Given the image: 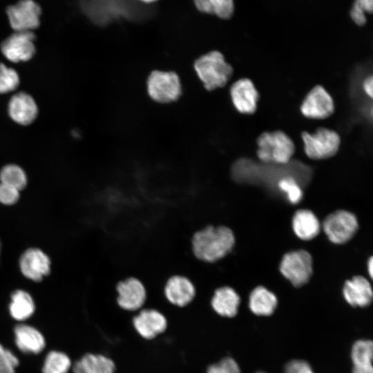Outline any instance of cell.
<instances>
[{
    "label": "cell",
    "mask_w": 373,
    "mask_h": 373,
    "mask_svg": "<svg viewBox=\"0 0 373 373\" xmlns=\"http://www.w3.org/2000/svg\"><path fill=\"white\" fill-rule=\"evenodd\" d=\"M137 0H78L81 11L95 24L105 26L115 19H140L147 15Z\"/></svg>",
    "instance_id": "6da1fadb"
},
{
    "label": "cell",
    "mask_w": 373,
    "mask_h": 373,
    "mask_svg": "<svg viewBox=\"0 0 373 373\" xmlns=\"http://www.w3.org/2000/svg\"><path fill=\"white\" fill-rule=\"evenodd\" d=\"M235 244L233 231L225 226H208L192 238L194 255L200 260L213 262L227 255Z\"/></svg>",
    "instance_id": "7a4b0ae2"
},
{
    "label": "cell",
    "mask_w": 373,
    "mask_h": 373,
    "mask_svg": "<svg viewBox=\"0 0 373 373\" xmlns=\"http://www.w3.org/2000/svg\"><path fill=\"white\" fill-rule=\"evenodd\" d=\"M257 155L265 164L283 165L289 163L295 146L284 132H265L257 140Z\"/></svg>",
    "instance_id": "3957f363"
},
{
    "label": "cell",
    "mask_w": 373,
    "mask_h": 373,
    "mask_svg": "<svg viewBox=\"0 0 373 373\" xmlns=\"http://www.w3.org/2000/svg\"><path fill=\"white\" fill-rule=\"evenodd\" d=\"M194 68L209 90L224 86L233 74V68L218 51L200 57L194 63Z\"/></svg>",
    "instance_id": "277c9868"
},
{
    "label": "cell",
    "mask_w": 373,
    "mask_h": 373,
    "mask_svg": "<svg viewBox=\"0 0 373 373\" xmlns=\"http://www.w3.org/2000/svg\"><path fill=\"white\" fill-rule=\"evenodd\" d=\"M302 139L305 154L313 160H323L334 156L338 151L341 139L334 131L319 128L315 133L303 132Z\"/></svg>",
    "instance_id": "5b68a950"
},
{
    "label": "cell",
    "mask_w": 373,
    "mask_h": 373,
    "mask_svg": "<svg viewBox=\"0 0 373 373\" xmlns=\"http://www.w3.org/2000/svg\"><path fill=\"white\" fill-rule=\"evenodd\" d=\"M280 271L294 287H300L308 283L312 275V257L303 249L289 251L283 257Z\"/></svg>",
    "instance_id": "8992f818"
},
{
    "label": "cell",
    "mask_w": 373,
    "mask_h": 373,
    "mask_svg": "<svg viewBox=\"0 0 373 373\" xmlns=\"http://www.w3.org/2000/svg\"><path fill=\"white\" fill-rule=\"evenodd\" d=\"M147 90L149 96L157 102H173L182 93L180 78L172 71L154 70L148 77Z\"/></svg>",
    "instance_id": "52a82bcc"
},
{
    "label": "cell",
    "mask_w": 373,
    "mask_h": 373,
    "mask_svg": "<svg viewBox=\"0 0 373 373\" xmlns=\"http://www.w3.org/2000/svg\"><path fill=\"white\" fill-rule=\"evenodd\" d=\"M358 227L356 217L345 210H338L329 214L323 223L324 232L335 244H343L351 240Z\"/></svg>",
    "instance_id": "ba28073f"
},
{
    "label": "cell",
    "mask_w": 373,
    "mask_h": 373,
    "mask_svg": "<svg viewBox=\"0 0 373 373\" xmlns=\"http://www.w3.org/2000/svg\"><path fill=\"white\" fill-rule=\"evenodd\" d=\"M9 23L15 32H32L39 27L41 10L33 0H20L6 9Z\"/></svg>",
    "instance_id": "9c48e42d"
},
{
    "label": "cell",
    "mask_w": 373,
    "mask_h": 373,
    "mask_svg": "<svg viewBox=\"0 0 373 373\" xmlns=\"http://www.w3.org/2000/svg\"><path fill=\"white\" fill-rule=\"evenodd\" d=\"M35 39L32 32H15L2 41L1 53L13 63L27 61L35 54Z\"/></svg>",
    "instance_id": "30bf717a"
},
{
    "label": "cell",
    "mask_w": 373,
    "mask_h": 373,
    "mask_svg": "<svg viewBox=\"0 0 373 373\" xmlns=\"http://www.w3.org/2000/svg\"><path fill=\"white\" fill-rule=\"evenodd\" d=\"M300 110L307 117L325 119L333 113L334 104L327 91L321 86H316L305 97Z\"/></svg>",
    "instance_id": "8fae6325"
},
{
    "label": "cell",
    "mask_w": 373,
    "mask_h": 373,
    "mask_svg": "<svg viewBox=\"0 0 373 373\" xmlns=\"http://www.w3.org/2000/svg\"><path fill=\"white\" fill-rule=\"evenodd\" d=\"M49 257L38 248H29L19 258V268L22 274L35 282L41 281L50 272Z\"/></svg>",
    "instance_id": "7c38bea8"
},
{
    "label": "cell",
    "mask_w": 373,
    "mask_h": 373,
    "mask_svg": "<svg viewBox=\"0 0 373 373\" xmlns=\"http://www.w3.org/2000/svg\"><path fill=\"white\" fill-rule=\"evenodd\" d=\"M8 113L15 122L26 126L32 123L37 118L38 106L30 95L25 92H19L10 99Z\"/></svg>",
    "instance_id": "4fadbf2b"
},
{
    "label": "cell",
    "mask_w": 373,
    "mask_h": 373,
    "mask_svg": "<svg viewBox=\"0 0 373 373\" xmlns=\"http://www.w3.org/2000/svg\"><path fill=\"white\" fill-rule=\"evenodd\" d=\"M117 302L127 311L137 310L145 303L146 292L143 284L135 278H129L118 283Z\"/></svg>",
    "instance_id": "5bb4252c"
},
{
    "label": "cell",
    "mask_w": 373,
    "mask_h": 373,
    "mask_svg": "<svg viewBox=\"0 0 373 373\" xmlns=\"http://www.w3.org/2000/svg\"><path fill=\"white\" fill-rule=\"evenodd\" d=\"M230 95L235 108L241 113L252 114L257 108L258 93L249 79H240L232 84Z\"/></svg>",
    "instance_id": "9a60e30c"
},
{
    "label": "cell",
    "mask_w": 373,
    "mask_h": 373,
    "mask_svg": "<svg viewBox=\"0 0 373 373\" xmlns=\"http://www.w3.org/2000/svg\"><path fill=\"white\" fill-rule=\"evenodd\" d=\"M137 332L144 338L151 340L163 333L167 327V321L160 312L153 309L142 310L133 319Z\"/></svg>",
    "instance_id": "2e32d148"
},
{
    "label": "cell",
    "mask_w": 373,
    "mask_h": 373,
    "mask_svg": "<svg viewBox=\"0 0 373 373\" xmlns=\"http://www.w3.org/2000/svg\"><path fill=\"white\" fill-rule=\"evenodd\" d=\"M343 294L347 303L355 307H367L372 303L373 296L370 283L361 276L346 280Z\"/></svg>",
    "instance_id": "e0dca14e"
},
{
    "label": "cell",
    "mask_w": 373,
    "mask_h": 373,
    "mask_svg": "<svg viewBox=\"0 0 373 373\" xmlns=\"http://www.w3.org/2000/svg\"><path fill=\"white\" fill-rule=\"evenodd\" d=\"M164 294L167 300L178 307H184L190 303L195 295L193 283L181 276L170 278L165 286Z\"/></svg>",
    "instance_id": "ac0fdd59"
},
{
    "label": "cell",
    "mask_w": 373,
    "mask_h": 373,
    "mask_svg": "<svg viewBox=\"0 0 373 373\" xmlns=\"http://www.w3.org/2000/svg\"><path fill=\"white\" fill-rule=\"evenodd\" d=\"M14 331L15 343L23 352L38 354L44 348V337L36 328L21 324L16 326Z\"/></svg>",
    "instance_id": "d6986e66"
},
{
    "label": "cell",
    "mask_w": 373,
    "mask_h": 373,
    "mask_svg": "<svg viewBox=\"0 0 373 373\" xmlns=\"http://www.w3.org/2000/svg\"><path fill=\"white\" fill-rule=\"evenodd\" d=\"M240 302V296L233 289L222 287L215 291L211 306L220 316L232 318L238 313Z\"/></svg>",
    "instance_id": "ffe728a7"
},
{
    "label": "cell",
    "mask_w": 373,
    "mask_h": 373,
    "mask_svg": "<svg viewBox=\"0 0 373 373\" xmlns=\"http://www.w3.org/2000/svg\"><path fill=\"white\" fill-rule=\"evenodd\" d=\"M292 227L295 234L300 239L310 240L319 233L321 224L312 211L300 209L296 211L293 216Z\"/></svg>",
    "instance_id": "44dd1931"
},
{
    "label": "cell",
    "mask_w": 373,
    "mask_h": 373,
    "mask_svg": "<svg viewBox=\"0 0 373 373\" xmlns=\"http://www.w3.org/2000/svg\"><path fill=\"white\" fill-rule=\"evenodd\" d=\"M115 372L114 361L102 354H86L73 366L74 373H115Z\"/></svg>",
    "instance_id": "7402d4cb"
},
{
    "label": "cell",
    "mask_w": 373,
    "mask_h": 373,
    "mask_svg": "<svg viewBox=\"0 0 373 373\" xmlns=\"http://www.w3.org/2000/svg\"><path fill=\"white\" fill-rule=\"evenodd\" d=\"M373 343L370 340L356 341L351 350L352 373H373Z\"/></svg>",
    "instance_id": "603a6c76"
},
{
    "label": "cell",
    "mask_w": 373,
    "mask_h": 373,
    "mask_svg": "<svg viewBox=\"0 0 373 373\" xmlns=\"http://www.w3.org/2000/svg\"><path fill=\"white\" fill-rule=\"evenodd\" d=\"M278 305L276 295L262 286L256 287L251 292L249 298L250 310L257 316H270Z\"/></svg>",
    "instance_id": "cb8c5ba5"
},
{
    "label": "cell",
    "mask_w": 373,
    "mask_h": 373,
    "mask_svg": "<svg viewBox=\"0 0 373 373\" xmlns=\"http://www.w3.org/2000/svg\"><path fill=\"white\" fill-rule=\"evenodd\" d=\"M35 305L32 296L26 291L17 289L11 295L9 311L12 317L17 321H24L34 313Z\"/></svg>",
    "instance_id": "d4e9b609"
},
{
    "label": "cell",
    "mask_w": 373,
    "mask_h": 373,
    "mask_svg": "<svg viewBox=\"0 0 373 373\" xmlns=\"http://www.w3.org/2000/svg\"><path fill=\"white\" fill-rule=\"evenodd\" d=\"M196 8L201 12L211 14L227 19L234 12L233 0H193Z\"/></svg>",
    "instance_id": "484cf974"
},
{
    "label": "cell",
    "mask_w": 373,
    "mask_h": 373,
    "mask_svg": "<svg viewBox=\"0 0 373 373\" xmlns=\"http://www.w3.org/2000/svg\"><path fill=\"white\" fill-rule=\"evenodd\" d=\"M27 182L28 178L26 172L17 164H6L0 170L1 183L21 191L26 187Z\"/></svg>",
    "instance_id": "4316f807"
},
{
    "label": "cell",
    "mask_w": 373,
    "mask_h": 373,
    "mask_svg": "<svg viewBox=\"0 0 373 373\" xmlns=\"http://www.w3.org/2000/svg\"><path fill=\"white\" fill-rule=\"evenodd\" d=\"M71 365L69 357L63 352L51 351L46 356L43 373H66Z\"/></svg>",
    "instance_id": "83f0119b"
},
{
    "label": "cell",
    "mask_w": 373,
    "mask_h": 373,
    "mask_svg": "<svg viewBox=\"0 0 373 373\" xmlns=\"http://www.w3.org/2000/svg\"><path fill=\"white\" fill-rule=\"evenodd\" d=\"M279 191L286 193L289 202L298 203L303 198V190L298 180L293 175H285L276 183Z\"/></svg>",
    "instance_id": "f1b7e54d"
},
{
    "label": "cell",
    "mask_w": 373,
    "mask_h": 373,
    "mask_svg": "<svg viewBox=\"0 0 373 373\" xmlns=\"http://www.w3.org/2000/svg\"><path fill=\"white\" fill-rule=\"evenodd\" d=\"M20 83L18 73L12 68L0 63V94L15 90Z\"/></svg>",
    "instance_id": "f546056e"
},
{
    "label": "cell",
    "mask_w": 373,
    "mask_h": 373,
    "mask_svg": "<svg viewBox=\"0 0 373 373\" xmlns=\"http://www.w3.org/2000/svg\"><path fill=\"white\" fill-rule=\"evenodd\" d=\"M207 373H241L237 362L231 357L227 356L218 363L207 367Z\"/></svg>",
    "instance_id": "4dcf8cb0"
},
{
    "label": "cell",
    "mask_w": 373,
    "mask_h": 373,
    "mask_svg": "<svg viewBox=\"0 0 373 373\" xmlns=\"http://www.w3.org/2000/svg\"><path fill=\"white\" fill-rule=\"evenodd\" d=\"M18 364L17 356L0 344V373H15Z\"/></svg>",
    "instance_id": "1f68e13d"
},
{
    "label": "cell",
    "mask_w": 373,
    "mask_h": 373,
    "mask_svg": "<svg viewBox=\"0 0 373 373\" xmlns=\"http://www.w3.org/2000/svg\"><path fill=\"white\" fill-rule=\"evenodd\" d=\"M18 189L0 182V202L5 205H12L19 199Z\"/></svg>",
    "instance_id": "d6a6232c"
},
{
    "label": "cell",
    "mask_w": 373,
    "mask_h": 373,
    "mask_svg": "<svg viewBox=\"0 0 373 373\" xmlns=\"http://www.w3.org/2000/svg\"><path fill=\"white\" fill-rule=\"evenodd\" d=\"M284 373H314V372L307 361L294 359L286 364Z\"/></svg>",
    "instance_id": "836d02e7"
},
{
    "label": "cell",
    "mask_w": 373,
    "mask_h": 373,
    "mask_svg": "<svg viewBox=\"0 0 373 373\" xmlns=\"http://www.w3.org/2000/svg\"><path fill=\"white\" fill-rule=\"evenodd\" d=\"M352 7L358 9L365 14L372 13L373 9V0H354Z\"/></svg>",
    "instance_id": "e575fe53"
},
{
    "label": "cell",
    "mask_w": 373,
    "mask_h": 373,
    "mask_svg": "<svg viewBox=\"0 0 373 373\" xmlns=\"http://www.w3.org/2000/svg\"><path fill=\"white\" fill-rule=\"evenodd\" d=\"M362 88L363 92L370 98L373 96V79L372 76H367L362 82Z\"/></svg>",
    "instance_id": "d590c367"
},
{
    "label": "cell",
    "mask_w": 373,
    "mask_h": 373,
    "mask_svg": "<svg viewBox=\"0 0 373 373\" xmlns=\"http://www.w3.org/2000/svg\"><path fill=\"white\" fill-rule=\"evenodd\" d=\"M367 271L370 276V278H372L373 274V259L372 257H370V259L367 261Z\"/></svg>",
    "instance_id": "8d00e7d4"
},
{
    "label": "cell",
    "mask_w": 373,
    "mask_h": 373,
    "mask_svg": "<svg viewBox=\"0 0 373 373\" xmlns=\"http://www.w3.org/2000/svg\"><path fill=\"white\" fill-rule=\"evenodd\" d=\"M137 1H139L143 4H149V3H154L157 1V0H137Z\"/></svg>",
    "instance_id": "74e56055"
},
{
    "label": "cell",
    "mask_w": 373,
    "mask_h": 373,
    "mask_svg": "<svg viewBox=\"0 0 373 373\" xmlns=\"http://www.w3.org/2000/svg\"><path fill=\"white\" fill-rule=\"evenodd\" d=\"M0 249H1V242H0Z\"/></svg>",
    "instance_id": "f35d334b"
}]
</instances>
